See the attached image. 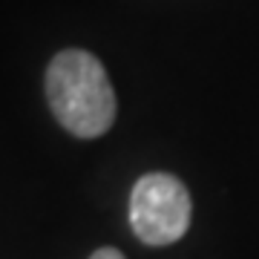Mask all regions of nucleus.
<instances>
[{"instance_id":"1","label":"nucleus","mask_w":259,"mask_h":259,"mask_svg":"<svg viewBox=\"0 0 259 259\" xmlns=\"http://www.w3.org/2000/svg\"><path fill=\"white\" fill-rule=\"evenodd\" d=\"M47 101L58 124L78 139H98L115 124V90L87 49H64L47 66Z\"/></svg>"},{"instance_id":"3","label":"nucleus","mask_w":259,"mask_h":259,"mask_svg":"<svg viewBox=\"0 0 259 259\" xmlns=\"http://www.w3.org/2000/svg\"><path fill=\"white\" fill-rule=\"evenodd\" d=\"M90 259H127V256H124L118 248H98V250H93Z\"/></svg>"},{"instance_id":"2","label":"nucleus","mask_w":259,"mask_h":259,"mask_svg":"<svg viewBox=\"0 0 259 259\" xmlns=\"http://www.w3.org/2000/svg\"><path fill=\"white\" fill-rule=\"evenodd\" d=\"M193 219V202L187 187L170 173L141 176L130 193L133 233L150 248L173 245L187 233Z\"/></svg>"}]
</instances>
